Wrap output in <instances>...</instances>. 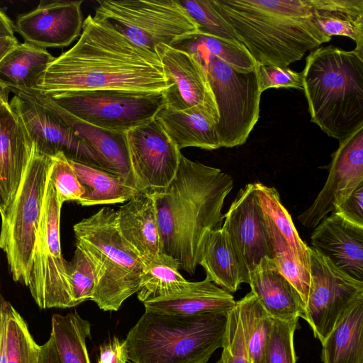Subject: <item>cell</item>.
<instances>
[{
  "label": "cell",
  "instance_id": "obj_1",
  "mask_svg": "<svg viewBox=\"0 0 363 363\" xmlns=\"http://www.w3.org/2000/svg\"><path fill=\"white\" fill-rule=\"evenodd\" d=\"M169 86L157 55L91 15L74 45L55 57L36 83V90L50 96L103 89L160 93Z\"/></svg>",
  "mask_w": 363,
  "mask_h": 363
},
{
  "label": "cell",
  "instance_id": "obj_2",
  "mask_svg": "<svg viewBox=\"0 0 363 363\" xmlns=\"http://www.w3.org/2000/svg\"><path fill=\"white\" fill-rule=\"evenodd\" d=\"M233 187L221 169L181 157L177 174L162 191L152 195L161 238V252L194 274L206 235L223 223L224 201Z\"/></svg>",
  "mask_w": 363,
  "mask_h": 363
},
{
  "label": "cell",
  "instance_id": "obj_3",
  "mask_svg": "<svg viewBox=\"0 0 363 363\" xmlns=\"http://www.w3.org/2000/svg\"><path fill=\"white\" fill-rule=\"evenodd\" d=\"M257 65L287 67L328 43L307 0H211Z\"/></svg>",
  "mask_w": 363,
  "mask_h": 363
},
{
  "label": "cell",
  "instance_id": "obj_4",
  "mask_svg": "<svg viewBox=\"0 0 363 363\" xmlns=\"http://www.w3.org/2000/svg\"><path fill=\"white\" fill-rule=\"evenodd\" d=\"M311 121L339 141L363 126V52L312 50L301 72Z\"/></svg>",
  "mask_w": 363,
  "mask_h": 363
},
{
  "label": "cell",
  "instance_id": "obj_5",
  "mask_svg": "<svg viewBox=\"0 0 363 363\" xmlns=\"http://www.w3.org/2000/svg\"><path fill=\"white\" fill-rule=\"evenodd\" d=\"M228 313L179 315L145 311L125 340L131 363H207L222 348Z\"/></svg>",
  "mask_w": 363,
  "mask_h": 363
},
{
  "label": "cell",
  "instance_id": "obj_6",
  "mask_svg": "<svg viewBox=\"0 0 363 363\" xmlns=\"http://www.w3.org/2000/svg\"><path fill=\"white\" fill-rule=\"evenodd\" d=\"M116 218L115 210L104 207L73 227L76 244L95 268L96 284L90 300L105 311H118L138 291L145 268L143 258L121 235Z\"/></svg>",
  "mask_w": 363,
  "mask_h": 363
},
{
  "label": "cell",
  "instance_id": "obj_7",
  "mask_svg": "<svg viewBox=\"0 0 363 363\" xmlns=\"http://www.w3.org/2000/svg\"><path fill=\"white\" fill-rule=\"evenodd\" d=\"M52 158L32 143L17 191L1 216L0 248L15 281L27 286Z\"/></svg>",
  "mask_w": 363,
  "mask_h": 363
},
{
  "label": "cell",
  "instance_id": "obj_8",
  "mask_svg": "<svg viewBox=\"0 0 363 363\" xmlns=\"http://www.w3.org/2000/svg\"><path fill=\"white\" fill-rule=\"evenodd\" d=\"M96 2L94 19L107 23L136 46L155 55L160 44L177 46L201 34L198 25L179 1Z\"/></svg>",
  "mask_w": 363,
  "mask_h": 363
},
{
  "label": "cell",
  "instance_id": "obj_9",
  "mask_svg": "<svg viewBox=\"0 0 363 363\" xmlns=\"http://www.w3.org/2000/svg\"><path fill=\"white\" fill-rule=\"evenodd\" d=\"M176 47L193 53L206 69L218 108L216 130L221 147L244 144L259 117L262 92L257 67L252 72H240L191 39Z\"/></svg>",
  "mask_w": 363,
  "mask_h": 363
},
{
  "label": "cell",
  "instance_id": "obj_10",
  "mask_svg": "<svg viewBox=\"0 0 363 363\" xmlns=\"http://www.w3.org/2000/svg\"><path fill=\"white\" fill-rule=\"evenodd\" d=\"M62 206L49 178L27 285L35 303L42 309L74 307L68 262L62 257L60 245Z\"/></svg>",
  "mask_w": 363,
  "mask_h": 363
},
{
  "label": "cell",
  "instance_id": "obj_11",
  "mask_svg": "<svg viewBox=\"0 0 363 363\" xmlns=\"http://www.w3.org/2000/svg\"><path fill=\"white\" fill-rule=\"evenodd\" d=\"M50 97L77 118L121 133L153 119L165 104L163 92L113 89L67 91Z\"/></svg>",
  "mask_w": 363,
  "mask_h": 363
},
{
  "label": "cell",
  "instance_id": "obj_12",
  "mask_svg": "<svg viewBox=\"0 0 363 363\" xmlns=\"http://www.w3.org/2000/svg\"><path fill=\"white\" fill-rule=\"evenodd\" d=\"M308 251L310 288L301 318L322 342L350 306L363 297V281L340 270L313 248Z\"/></svg>",
  "mask_w": 363,
  "mask_h": 363
},
{
  "label": "cell",
  "instance_id": "obj_13",
  "mask_svg": "<svg viewBox=\"0 0 363 363\" xmlns=\"http://www.w3.org/2000/svg\"><path fill=\"white\" fill-rule=\"evenodd\" d=\"M13 93L9 106L40 153L50 157L63 153L69 160L109 172L106 162L99 153L60 116L21 92Z\"/></svg>",
  "mask_w": 363,
  "mask_h": 363
},
{
  "label": "cell",
  "instance_id": "obj_14",
  "mask_svg": "<svg viewBox=\"0 0 363 363\" xmlns=\"http://www.w3.org/2000/svg\"><path fill=\"white\" fill-rule=\"evenodd\" d=\"M126 142L135 187L150 195L162 192L177 174L181 150L155 117L128 131Z\"/></svg>",
  "mask_w": 363,
  "mask_h": 363
},
{
  "label": "cell",
  "instance_id": "obj_15",
  "mask_svg": "<svg viewBox=\"0 0 363 363\" xmlns=\"http://www.w3.org/2000/svg\"><path fill=\"white\" fill-rule=\"evenodd\" d=\"M328 168L323 188L312 205L298 216L308 229L315 228L363 183V126L340 140Z\"/></svg>",
  "mask_w": 363,
  "mask_h": 363
},
{
  "label": "cell",
  "instance_id": "obj_16",
  "mask_svg": "<svg viewBox=\"0 0 363 363\" xmlns=\"http://www.w3.org/2000/svg\"><path fill=\"white\" fill-rule=\"evenodd\" d=\"M156 53L169 84L163 92L164 105L177 111L201 106L219 118L206 69L198 58L187 50L165 44L158 45Z\"/></svg>",
  "mask_w": 363,
  "mask_h": 363
},
{
  "label": "cell",
  "instance_id": "obj_17",
  "mask_svg": "<svg viewBox=\"0 0 363 363\" xmlns=\"http://www.w3.org/2000/svg\"><path fill=\"white\" fill-rule=\"evenodd\" d=\"M222 228L249 275L262 258L272 259L269 235L254 184L240 189L224 214Z\"/></svg>",
  "mask_w": 363,
  "mask_h": 363
},
{
  "label": "cell",
  "instance_id": "obj_18",
  "mask_svg": "<svg viewBox=\"0 0 363 363\" xmlns=\"http://www.w3.org/2000/svg\"><path fill=\"white\" fill-rule=\"evenodd\" d=\"M83 1H41L16 18L15 31L25 42L42 48H64L80 36Z\"/></svg>",
  "mask_w": 363,
  "mask_h": 363
},
{
  "label": "cell",
  "instance_id": "obj_19",
  "mask_svg": "<svg viewBox=\"0 0 363 363\" xmlns=\"http://www.w3.org/2000/svg\"><path fill=\"white\" fill-rule=\"evenodd\" d=\"M312 248L337 268L363 281V227L335 212L325 217L311 237Z\"/></svg>",
  "mask_w": 363,
  "mask_h": 363
},
{
  "label": "cell",
  "instance_id": "obj_20",
  "mask_svg": "<svg viewBox=\"0 0 363 363\" xmlns=\"http://www.w3.org/2000/svg\"><path fill=\"white\" fill-rule=\"evenodd\" d=\"M18 91L60 116L81 138L90 145L106 162L109 172L118 174L135 187L126 133L104 130L91 125L60 106L50 96L38 90Z\"/></svg>",
  "mask_w": 363,
  "mask_h": 363
},
{
  "label": "cell",
  "instance_id": "obj_21",
  "mask_svg": "<svg viewBox=\"0 0 363 363\" xmlns=\"http://www.w3.org/2000/svg\"><path fill=\"white\" fill-rule=\"evenodd\" d=\"M248 284L250 291L273 319L289 322L303 314L305 306L301 296L271 258H262L250 273Z\"/></svg>",
  "mask_w": 363,
  "mask_h": 363
},
{
  "label": "cell",
  "instance_id": "obj_22",
  "mask_svg": "<svg viewBox=\"0 0 363 363\" xmlns=\"http://www.w3.org/2000/svg\"><path fill=\"white\" fill-rule=\"evenodd\" d=\"M116 225L125 240L144 262L161 253V238L155 200L139 192L117 211Z\"/></svg>",
  "mask_w": 363,
  "mask_h": 363
},
{
  "label": "cell",
  "instance_id": "obj_23",
  "mask_svg": "<svg viewBox=\"0 0 363 363\" xmlns=\"http://www.w3.org/2000/svg\"><path fill=\"white\" fill-rule=\"evenodd\" d=\"M155 118L180 150L188 147L207 150L221 147L216 130L219 118L203 107L177 111L164 105Z\"/></svg>",
  "mask_w": 363,
  "mask_h": 363
},
{
  "label": "cell",
  "instance_id": "obj_24",
  "mask_svg": "<svg viewBox=\"0 0 363 363\" xmlns=\"http://www.w3.org/2000/svg\"><path fill=\"white\" fill-rule=\"evenodd\" d=\"M31 150L32 143L9 103L2 106L0 108V180L7 205L17 191Z\"/></svg>",
  "mask_w": 363,
  "mask_h": 363
},
{
  "label": "cell",
  "instance_id": "obj_25",
  "mask_svg": "<svg viewBox=\"0 0 363 363\" xmlns=\"http://www.w3.org/2000/svg\"><path fill=\"white\" fill-rule=\"evenodd\" d=\"M145 311L159 313L191 315L228 313L236 304L233 296L208 277L191 282L179 293L143 303Z\"/></svg>",
  "mask_w": 363,
  "mask_h": 363
},
{
  "label": "cell",
  "instance_id": "obj_26",
  "mask_svg": "<svg viewBox=\"0 0 363 363\" xmlns=\"http://www.w3.org/2000/svg\"><path fill=\"white\" fill-rule=\"evenodd\" d=\"M198 264L211 281L230 294L236 292L242 283L249 282V273L222 227L206 235Z\"/></svg>",
  "mask_w": 363,
  "mask_h": 363
},
{
  "label": "cell",
  "instance_id": "obj_27",
  "mask_svg": "<svg viewBox=\"0 0 363 363\" xmlns=\"http://www.w3.org/2000/svg\"><path fill=\"white\" fill-rule=\"evenodd\" d=\"M321 344L323 363H363V297L350 306Z\"/></svg>",
  "mask_w": 363,
  "mask_h": 363
},
{
  "label": "cell",
  "instance_id": "obj_28",
  "mask_svg": "<svg viewBox=\"0 0 363 363\" xmlns=\"http://www.w3.org/2000/svg\"><path fill=\"white\" fill-rule=\"evenodd\" d=\"M313 20L325 35L347 37L363 52V0H307Z\"/></svg>",
  "mask_w": 363,
  "mask_h": 363
},
{
  "label": "cell",
  "instance_id": "obj_29",
  "mask_svg": "<svg viewBox=\"0 0 363 363\" xmlns=\"http://www.w3.org/2000/svg\"><path fill=\"white\" fill-rule=\"evenodd\" d=\"M55 57L46 49L18 43L0 62V86L13 90H36V83Z\"/></svg>",
  "mask_w": 363,
  "mask_h": 363
},
{
  "label": "cell",
  "instance_id": "obj_30",
  "mask_svg": "<svg viewBox=\"0 0 363 363\" xmlns=\"http://www.w3.org/2000/svg\"><path fill=\"white\" fill-rule=\"evenodd\" d=\"M68 160L85 189L84 195L77 201L82 206L123 203L140 192L118 174Z\"/></svg>",
  "mask_w": 363,
  "mask_h": 363
},
{
  "label": "cell",
  "instance_id": "obj_31",
  "mask_svg": "<svg viewBox=\"0 0 363 363\" xmlns=\"http://www.w3.org/2000/svg\"><path fill=\"white\" fill-rule=\"evenodd\" d=\"M91 327L77 312L52 315L50 337L60 363H91L86 345V338L91 337Z\"/></svg>",
  "mask_w": 363,
  "mask_h": 363
},
{
  "label": "cell",
  "instance_id": "obj_32",
  "mask_svg": "<svg viewBox=\"0 0 363 363\" xmlns=\"http://www.w3.org/2000/svg\"><path fill=\"white\" fill-rule=\"evenodd\" d=\"M179 269L177 260L162 252L145 262L137 292L139 301L145 303L186 289L191 281L182 277Z\"/></svg>",
  "mask_w": 363,
  "mask_h": 363
},
{
  "label": "cell",
  "instance_id": "obj_33",
  "mask_svg": "<svg viewBox=\"0 0 363 363\" xmlns=\"http://www.w3.org/2000/svg\"><path fill=\"white\" fill-rule=\"evenodd\" d=\"M245 347L250 363H264L273 318L250 291L236 301Z\"/></svg>",
  "mask_w": 363,
  "mask_h": 363
},
{
  "label": "cell",
  "instance_id": "obj_34",
  "mask_svg": "<svg viewBox=\"0 0 363 363\" xmlns=\"http://www.w3.org/2000/svg\"><path fill=\"white\" fill-rule=\"evenodd\" d=\"M254 186L264 220L281 235L296 259L309 270V247L299 237L291 215L281 202L279 192L274 187L262 183L256 182Z\"/></svg>",
  "mask_w": 363,
  "mask_h": 363
},
{
  "label": "cell",
  "instance_id": "obj_35",
  "mask_svg": "<svg viewBox=\"0 0 363 363\" xmlns=\"http://www.w3.org/2000/svg\"><path fill=\"white\" fill-rule=\"evenodd\" d=\"M6 320L7 363H38L40 346L13 306L0 297Z\"/></svg>",
  "mask_w": 363,
  "mask_h": 363
},
{
  "label": "cell",
  "instance_id": "obj_36",
  "mask_svg": "<svg viewBox=\"0 0 363 363\" xmlns=\"http://www.w3.org/2000/svg\"><path fill=\"white\" fill-rule=\"evenodd\" d=\"M265 225L269 239L272 259L281 274L298 292L305 306L310 288V272L296 259L281 235L267 221Z\"/></svg>",
  "mask_w": 363,
  "mask_h": 363
},
{
  "label": "cell",
  "instance_id": "obj_37",
  "mask_svg": "<svg viewBox=\"0 0 363 363\" xmlns=\"http://www.w3.org/2000/svg\"><path fill=\"white\" fill-rule=\"evenodd\" d=\"M199 28L200 35L239 42L232 26L217 11L211 0L179 1Z\"/></svg>",
  "mask_w": 363,
  "mask_h": 363
},
{
  "label": "cell",
  "instance_id": "obj_38",
  "mask_svg": "<svg viewBox=\"0 0 363 363\" xmlns=\"http://www.w3.org/2000/svg\"><path fill=\"white\" fill-rule=\"evenodd\" d=\"M191 40L211 55L217 57L240 72L253 71L257 64L240 42L228 41L199 35Z\"/></svg>",
  "mask_w": 363,
  "mask_h": 363
},
{
  "label": "cell",
  "instance_id": "obj_39",
  "mask_svg": "<svg viewBox=\"0 0 363 363\" xmlns=\"http://www.w3.org/2000/svg\"><path fill=\"white\" fill-rule=\"evenodd\" d=\"M67 272L73 306L91 299L96 284L95 268L78 244L72 261L68 262Z\"/></svg>",
  "mask_w": 363,
  "mask_h": 363
},
{
  "label": "cell",
  "instance_id": "obj_40",
  "mask_svg": "<svg viewBox=\"0 0 363 363\" xmlns=\"http://www.w3.org/2000/svg\"><path fill=\"white\" fill-rule=\"evenodd\" d=\"M298 319L289 322L273 319L264 363H296L294 338Z\"/></svg>",
  "mask_w": 363,
  "mask_h": 363
},
{
  "label": "cell",
  "instance_id": "obj_41",
  "mask_svg": "<svg viewBox=\"0 0 363 363\" xmlns=\"http://www.w3.org/2000/svg\"><path fill=\"white\" fill-rule=\"evenodd\" d=\"M49 178L61 204L68 201H77L84 194L85 189L68 159L63 153L52 157Z\"/></svg>",
  "mask_w": 363,
  "mask_h": 363
},
{
  "label": "cell",
  "instance_id": "obj_42",
  "mask_svg": "<svg viewBox=\"0 0 363 363\" xmlns=\"http://www.w3.org/2000/svg\"><path fill=\"white\" fill-rule=\"evenodd\" d=\"M216 363H250L236 304L228 313V322L222 353Z\"/></svg>",
  "mask_w": 363,
  "mask_h": 363
},
{
  "label": "cell",
  "instance_id": "obj_43",
  "mask_svg": "<svg viewBox=\"0 0 363 363\" xmlns=\"http://www.w3.org/2000/svg\"><path fill=\"white\" fill-rule=\"evenodd\" d=\"M260 91L269 88H295L303 89L301 72L287 67L257 65Z\"/></svg>",
  "mask_w": 363,
  "mask_h": 363
},
{
  "label": "cell",
  "instance_id": "obj_44",
  "mask_svg": "<svg viewBox=\"0 0 363 363\" xmlns=\"http://www.w3.org/2000/svg\"><path fill=\"white\" fill-rule=\"evenodd\" d=\"M345 220L363 227V183L333 211Z\"/></svg>",
  "mask_w": 363,
  "mask_h": 363
},
{
  "label": "cell",
  "instance_id": "obj_45",
  "mask_svg": "<svg viewBox=\"0 0 363 363\" xmlns=\"http://www.w3.org/2000/svg\"><path fill=\"white\" fill-rule=\"evenodd\" d=\"M128 354L125 340L114 336L99 346L97 363H127Z\"/></svg>",
  "mask_w": 363,
  "mask_h": 363
},
{
  "label": "cell",
  "instance_id": "obj_46",
  "mask_svg": "<svg viewBox=\"0 0 363 363\" xmlns=\"http://www.w3.org/2000/svg\"><path fill=\"white\" fill-rule=\"evenodd\" d=\"M38 363H60L52 340H49L40 345Z\"/></svg>",
  "mask_w": 363,
  "mask_h": 363
},
{
  "label": "cell",
  "instance_id": "obj_47",
  "mask_svg": "<svg viewBox=\"0 0 363 363\" xmlns=\"http://www.w3.org/2000/svg\"><path fill=\"white\" fill-rule=\"evenodd\" d=\"M0 363H7L6 356V320L0 299Z\"/></svg>",
  "mask_w": 363,
  "mask_h": 363
},
{
  "label": "cell",
  "instance_id": "obj_48",
  "mask_svg": "<svg viewBox=\"0 0 363 363\" xmlns=\"http://www.w3.org/2000/svg\"><path fill=\"white\" fill-rule=\"evenodd\" d=\"M14 23L0 10V39L14 38Z\"/></svg>",
  "mask_w": 363,
  "mask_h": 363
},
{
  "label": "cell",
  "instance_id": "obj_49",
  "mask_svg": "<svg viewBox=\"0 0 363 363\" xmlns=\"http://www.w3.org/2000/svg\"><path fill=\"white\" fill-rule=\"evenodd\" d=\"M18 43V40L15 37L12 38L0 39V62L3 57Z\"/></svg>",
  "mask_w": 363,
  "mask_h": 363
},
{
  "label": "cell",
  "instance_id": "obj_50",
  "mask_svg": "<svg viewBox=\"0 0 363 363\" xmlns=\"http://www.w3.org/2000/svg\"><path fill=\"white\" fill-rule=\"evenodd\" d=\"M7 198L2 185V183L0 180V213L1 215L5 211L7 206Z\"/></svg>",
  "mask_w": 363,
  "mask_h": 363
},
{
  "label": "cell",
  "instance_id": "obj_51",
  "mask_svg": "<svg viewBox=\"0 0 363 363\" xmlns=\"http://www.w3.org/2000/svg\"><path fill=\"white\" fill-rule=\"evenodd\" d=\"M9 90L0 86V108L9 103Z\"/></svg>",
  "mask_w": 363,
  "mask_h": 363
}]
</instances>
